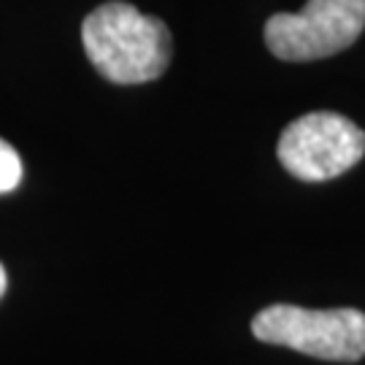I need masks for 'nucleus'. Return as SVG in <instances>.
<instances>
[{"label": "nucleus", "mask_w": 365, "mask_h": 365, "mask_svg": "<svg viewBox=\"0 0 365 365\" xmlns=\"http://www.w3.org/2000/svg\"><path fill=\"white\" fill-rule=\"evenodd\" d=\"M365 27V0H309L298 14L265 22L268 49L287 63H312L344 52Z\"/></svg>", "instance_id": "obj_4"}, {"label": "nucleus", "mask_w": 365, "mask_h": 365, "mask_svg": "<svg viewBox=\"0 0 365 365\" xmlns=\"http://www.w3.org/2000/svg\"><path fill=\"white\" fill-rule=\"evenodd\" d=\"M81 41L98 73L114 84H146L170 63V30L130 3H103L87 14Z\"/></svg>", "instance_id": "obj_1"}, {"label": "nucleus", "mask_w": 365, "mask_h": 365, "mask_svg": "<svg viewBox=\"0 0 365 365\" xmlns=\"http://www.w3.org/2000/svg\"><path fill=\"white\" fill-rule=\"evenodd\" d=\"M276 155L289 176L300 182H330L363 160L365 133L341 114L314 111L282 130Z\"/></svg>", "instance_id": "obj_3"}, {"label": "nucleus", "mask_w": 365, "mask_h": 365, "mask_svg": "<svg viewBox=\"0 0 365 365\" xmlns=\"http://www.w3.org/2000/svg\"><path fill=\"white\" fill-rule=\"evenodd\" d=\"M6 287H9V276H6V268H3V262H0V298H3Z\"/></svg>", "instance_id": "obj_6"}, {"label": "nucleus", "mask_w": 365, "mask_h": 365, "mask_svg": "<svg viewBox=\"0 0 365 365\" xmlns=\"http://www.w3.org/2000/svg\"><path fill=\"white\" fill-rule=\"evenodd\" d=\"M22 182V160L9 141L0 138V195L16 190Z\"/></svg>", "instance_id": "obj_5"}, {"label": "nucleus", "mask_w": 365, "mask_h": 365, "mask_svg": "<svg viewBox=\"0 0 365 365\" xmlns=\"http://www.w3.org/2000/svg\"><path fill=\"white\" fill-rule=\"evenodd\" d=\"M252 333L262 344L287 346L309 357L357 363L365 357V314L357 309H300L274 303L255 314Z\"/></svg>", "instance_id": "obj_2"}]
</instances>
